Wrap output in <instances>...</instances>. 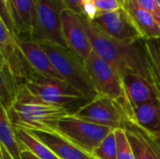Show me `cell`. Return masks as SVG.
<instances>
[{
	"mask_svg": "<svg viewBox=\"0 0 160 159\" xmlns=\"http://www.w3.org/2000/svg\"><path fill=\"white\" fill-rule=\"evenodd\" d=\"M143 46L147 58L160 73V40H144Z\"/></svg>",
	"mask_w": 160,
	"mask_h": 159,
	"instance_id": "obj_24",
	"label": "cell"
},
{
	"mask_svg": "<svg viewBox=\"0 0 160 159\" xmlns=\"http://www.w3.org/2000/svg\"><path fill=\"white\" fill-rule=\"evenodd\" d=\"M82 24L91 41L93 51L108 62L123 78L128 73L138 74L151 82L144 46L136 43L117 41L100 30L82 15Z\"/></svg>",
	"mask_w": 160,
	"mask_h": 159,
	"instance_id": "obj_1",
	"label": "cell"
},
{
	"mask_svg": "<svg viewBox=\"0 0 160 159\" xmlns=\"http://www.w3.org/2000/svg\"><path fill=\"white\" fill-rule=\"evenodd\" d=\"M155 138L160 139V101L155 100L143 104L133 111L127 118Z\"/></svg>",
	"mask_w": 160,
	"mask_h": 159,
	"instance_id": "obj_17",
	"label": "cell"
},
{
	"mask_svg": "<svg viewBox=\"0 0 160 159\" xmlns=\"http://www.w3.org/2000/svg\"><path fill=\"white\" fill-rule=\"evenodd\" d=\"M10 4L17 37L31 39L36 22V0H10Z\"/></svg>",
	"mask_w": 160,
	"mask_h": 159,
	"instance_id": "obj_15",
	"label": "cell"
},
{
	"mask_svg": "<svg viewBox=\"0 0 160 159\" xmlns=\"http://www.w3.org/2000/svg\"><path fill=\"white\" fill-rule=\"evenodd\" d=\"M0 158L1 159H12V157L8 155L6 149L3 146H0Z\"/></svg>",
	"mask_w": 160,
	"mask_h": 159,
	"instance_id": "obj_30",
	"label": "cell"
},
{
	"mask_svg": "<svg viewBox=\"0 0 160 159\" xmlns=\"http://www.w3.org/2000/svg\"><path fill=\"white\" fill-rule=\"evenodd\" d=\"M18 49L17 36L0 19V53L1 61H7Z\"/></svg>",
	"mask_w": 160,
	"mask_h": 159,
	"instance_id": "obj_21",
	"label": "cell"
},
{
	"mask_svg": "<svg viewBox=\"0 0 160 159\" xmlns=\"http://www.w3.org/2000/svg\"><path fill=\"white\" fill-rule=\"evenodd\" d=\"M123 7L130 15L143 40H160V24L151 13L142 8L136 0H126Z\"/></svg>",
	"mask_w": 160,
	"mask_h": 159,
	"instance_id": "obj_16",
	"label": "cell"
},
{
	"mask_svg": "<svg viewBox=\"0 0 160 159\" xmlns=\"http://www.w3.org/2000/svg\"><path fill=\"white\" fill-rule=\"evenodd\" d=\"M94 2L98 10V15L114 11L123 7L119 0H94Z\"/></svg>",
	"mask_w": 160,
	"mask_h": 159,
	"instance_id": "obj_26",
	"label": "cell"
},
{
	"mask_svg": "<svg viewBox=\"0 0 160 159\" xmlns=\"http://www.w3.org/2000/svg\"><path fill=\"white\" fill-rule=\"evenodd\" d=\"M112 130L114 129L76 118L70 114L59 122L57 133L82 151L92 155Z\"/></svg>",
	"mask_w": 160,
	"mask_h": 159,
	"instance_id": "obj_6",
	"label": "cell"
},
{
	"mask_svg": "<svg viewBox=\"0 0 160 159\" xmlns=\"http://www.w3.org/2000/svg\"><path fill=\"white\" fill-rule=\"evenodd\" d=\"M61 18L63 35L68 47L85 61L93 52V47L82 24V15L66 8Z\"/></svg>",
	"mask_w": 160,
	"mask_h": 159,
	"instance_id": "obj_11",
	"label": "cell"
},
{
	"mask_svg": "<svg viewBox=\"0 0 160 159\" xmlns=\"http://www.w3.org/2000/svg\"><path fill=\"white\" fill-rule=\"evenodd\" d=\"M49 55L54 68L62 79L81 91L90 100L98 93L90 80L84 66V61L68 47L44 41L39 43Z\"/></svg>",
	"mask_w": 160,
	"mask_h": 159,
	"instance_id": "obj_3",
	"label": "cell"
},
{
	"mask_svg": "<svg viewBox=\"0 0 160 159\" xmlns=\"http://www.w3.org/2000/svg\"><path fill=\"white\" fill-rule=\"evenodd\" d=\"M60 159H95L92 155L82 151L58 133L29 131Z\"/></svg>",
	"mask_w": 160,
	"mask_h": 159,
	"instance_id": "obj_14",
	"label": "cell"
},
{
	"mask_svg": "<svg viewBox=\"0 0 160 159\" xmlns=\"http://www.w3.org/2000/svg\"><path fill=\"white\" fill-rule=\"evenodd\" d=\"M22 159H36V157L29 152H22Z\"/></svg>",
	"mask_w": 160,
	"mask_h": 159,
	"instance_id": "obj_31",
	"label": "cell"
},
{
	"mask_svg": "<svg viewBox=\"0 0 160 159\" xmlns=\"http://www.w3.org/2000/svg\"><path fill=\"white\" fill-rule=\"evenodd\" d=\"M122 79L124 97L121 107L126 118H128L133 111L140 106L158 99L154 86L143 77L135 73H128Z\"/></svg>",
	"mask_w": 160,
	"mask_h": 159,
	"instance_id": "obj_10",
	"label": "cell"
},
{
	"mask_svg": "<svg viewBox=\"0 0 160 159\" xmlns=\"http://www.w3.org/2000/svg\"><path fill=\"white\" fill-rule=\"evenodd\" d=\"M82 16L90 21H93L98 16V10L94 0H83L82 2Z\"/></svg>",
	"mask_w": 160,
	"mask_h": 159,
	"instance_id": "obj_28",
	"label": "cell"
},
{
	"mask_svg": "<svg viewBox=\"0 0 160 159\" xmlns=\"http://www.w3.org/2000/svg\"><path fill=\"white\" fill-rule=\"evenodd\" d=\"M7 112L14 128L50 133H57L59 122L72 114L64 107L36 97L24 84L22 85L15 101Z\"/></svg>",
	"mask_w": 160,
	"mask_h": 159,
	"instance_id": "obj_2",
	"label": "cell"
},
{
	"mask_svg": "<svg viewBox=\"0 0 160 159\" xmlns=\"http://www.w3.org/2000/svg\"><path fill=\"white\" fill-rule=\"evenodd\" d=\"M84 66L98 95L108 97L121 106L124 87L123 79L117 71L94 51L84 61Z\"/></svg>",
	"mask_w": 160,
	"mask_h": 159,
	"instance_id": "obj_7",
	"label": "cell"
},
{
	"mask_svg": "<svg viewBox=\"0 0 160 159\" xmlns=\"http://www.w3.org/2000/svg\"><path fill=\"white\" fill-rule=\"evenodd\" d=\"M120 1V3H121V5L122 6H124V4H125V2H126V0H119Z\"/></svg>",
	"mask_w": 160,
	"mask_h": 159,
	"instance_id": "obj_32",
	"label": "cell"
},
{
	"mask_svg": "<svg viewBox=\"0 0 160 159\" xmlns=\"http://www.w3.org/2000/svg\"><path fill=\"white\" fill-rule=\"evenodd\" d=\"M92 23L108 37L124 43H136L142 37L124 7L98 15ZM143 40V39H142Z\"/></svg>",
	"mask_w": 160,
	"mask_h": 159,
	"instance_id": "obj_9",
	"label": "cell"
},
{
	"mask_svg": "<svg viewBox=\"0 0 160 159\" xmlns=\"http://www.w3.org/2000/svg\"><path fill=\"white\" fill-rule=\"evenodd\" d=\"M14 129L22 152H29L38 159H60L31 132L24 129Z\"/></svg>",
	"mask_w": 160,
	"mask_h": 159,
	"instance_id": "obj_19",
	"label": "cell"
},
{
	"mask_svg": "<svg viewBox=\"0 0 160 159\" xmlns=\"http://www.w3.org/2000/svg\"><path fill=\"white\" fill-rule=\"evenodd\" d=\"M116 140L117 159H136L133 147L125 128L114 129Z\"/></svg>",
	"mask_w": 160,
	"mask_h": 159,
	"instance_id": "obj_23",
	"label": "cell"
},
{
	"mask_svg": "<svg viewBox=\"0 0 160 159\" xmlns=\"http://www.w3.org/2000/svg\"><path fill=\"white\" fill-rule=\"evenodd\" d=\"M95 159H117L116 140L114 130H112L92 153Z\"/></svg>",
	"mask_w": 160,
	"mask_h": 159,
	"instance_id": "obj_22",
	"label": "cell"
},
{
	"mask_svg": "<svg viewBox=\"0 0 160 159\" xmlns=\"http://www.w3.org/2000/svg\"><path fill=\"white\" fill-rule=\"evenodd\" d=\"M125 129L133 147L136 159H160V139L153 137L128 121L126 122Z\"/></svg>",
	"mask_w": 160,
	"mask_h": 159,
	"instance_id": "obj_13",
	"label": "cell"
},
{
	"mask_svg": "<svg viewBox=\"0 0 160 159\" xmlns=\"http://www.w3.org/2000/svg\"><path fill=\"white\" fill-rule=\"evenodd\" d=\"M0 79L1 106L8 111L15 101L23 82L11 73L7 64L2 62H0Z\"/></svg>",
	"mask_w": 160,
	"mask_h": 159,
	"instance_id": "obj_18",
	"label": "cell"
},
{
	"mask_svg": "<svg viewBox=\"0 0 160 159\" xmlns=\"http://www.w3.org/2000/svg\"><path fill=\"white\" fill-rule=\"evenodd\" d=\"M26 89L36 97L54 105L68 109L74 112L73 107L79 109L90 99L68 82L55 78L46 77L31 71L24 82Z\"/></svg>",
	"mask_w": 160,
	"mask_h": 159,
	"instance_id": "obj_4",
	"label": "cell"
},
{
	"mask_svg": "<svg viewBox=\"0 0 160 159\" xmlns=\"http://www.w3.org/2000/svg\"><path fill=\"white\" fill-rule=\"evenodd\" d=\"M36 159H38V158H37V157H36Z\"/></svg>",
	"mask_w": 160,
	"mask_h": 159,
	"instance_id": "obj_34",
	"label": "cell"
},
{
	"mask_svg": "<svg viewBox=\"0 0 160 159\" xmlns=\"http://www.w3.org/2000/svg\"><path fill=\"white\" fill-rule=\"evenodd\" d=\"M157 2H158V4L159 5V7H160V0H157Z\"/></svg>",
	"mask_w": 160,
	"mask_h": 159,
	"instance_id": "obj_33",
	"label": "cell"
},
{
	"mask_svg": "<svg viewBox=\"0 0 160 159\" xmlns=\"http://www.w3.org/2000/svg\"><path fill=\"white\" fill-rule=\"evenodd\" d=\"M0 159H1V158H0Z\"/></svg>",
	"mask_w": 160,
	"mask_h": 159,
	"instance_id": "obj_35",
	"label": "cell"
},
{
	"mask_svg": "<svg viewBox=\"0 0 160 159\" xmlns=\"http://www.w3.org/2000/svg\"><path fill=\"white\" fill-rule=\"evenodd\" d=\"M17 43L33 71L46 77L63 80L54 68L49 55L38 42L17 37Z\"/></svg>",
	"mask_w": 160,
	"mask_h": 159,
	"instance_id": "obj_12",
	"label": "cell"
},
{
	"mask_svg": "<svg viewBox=\"0 0 160 159\" xmlns=\"http://www.w3.org/2000/svg\"><path fill=\"white\" fill-rule=\"evenodd\" d=\"M138 4L146 11L151 13L160 24V7L157 0H136Z\"/></svg>",
	"mask_w": 160,
	"mask_h": 159,
	"instance_id": "obj_27",
	"label": "cell"
},
{
	"mask_svg": "<svg viewBox=\"0 0 160 159\" xmlns=\"http://www.w3.org/2000/svg\"><path fill=\"white\" fill-rule=\"evenodd\" d=\"M76 118L112 129L125 128L126 114L115 100L98 95L72 113Z\"/></svg>",
	"mask_w": 160,
	"mask_h": 159,
	"instance_id": "obj_8",
	"label": "cell"
},
{
	"mask_svg": "<svg viewBox=\"0 0 160 159\" xmlns=\"http://www.w3.org/2000/svg\"><path fill=\"white\" fill-rule=\"evenodd\" d=\"M0 6H1L0 19L6 23L8 28L15 34V23H14L10 0H0Z\"/></svg>",
	"mask_w": 160,
	"mask_h": 159,
	"instance_id": "obj_25",
	"label": "cell"
},
{
	"mask_svg": "<svg viewBox=\"0 0 160 159\" xmlns=\"http://www.w3.org/2000/svg\"><path fill=\"white\" fill-rule=\"evenodd\" d=\"M0 142L12 159H22V151L19 146L14 127L8 117L7 110L0 105Z\"/></svg>",
	"mask_w": 160,
	"mask_h": 159,
	"instance_id": "obj_20",
	"label": "cell"
},
{
	"mask_svg": "<svg viewBox=\"0 0 160 159\" xmlns=\"http://www.w3.org/2000/svg\"><path fill=\"white\" fill-rule=\"evenodd\" d=\"M68 8L64 0H36V22L31 40L50 41L68 47L62 30V12Z\"/></svg>",
	"mask_w": 160,
	"mask_h": 159,
	"instance_id": "obj_5",
	"label": "cell"
},
{
	"mask_svg": "<svg viewBox=\"0 0 160 159\" xmlns=\"http://www.w3.org/2000/svg\"><path fill=\"white\" fill-rule=\"evenodd\" d=\"M67 7L79 15H82V2L83 0H64Z\"/></svg>",
	"mask_w": 160,
	"mask_h": 159,
	"instance_id": "obj_29",
	"label": "cell"
}]
</instances>
